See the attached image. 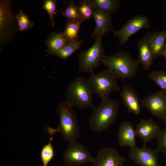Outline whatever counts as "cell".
Here are the masks:
<instances>
[{"label": "cell", "instance_id": "6da1fadb", "mask_svg": "<svg viewBox=\"0 0 166 166\" xmlns=\"http://www.w3.org/2000/svg\"><path fill=\"white\" fill-rule=\"evenodd\" d=\"M73 107L65 101L59 103L56 111L60 121L57 128L54 129L48 127L47 131L52 137L57 132H59L64 140L69 143L76 141L80 135V129L76 112Z\"/></svg>", "mask_w": 166, "mask_h": 166}, {"label": "cell", "instance_id": "7a4b0ae2", "mask_svg": "<svg viewBox=\"0 0 166 166\" xmlns=\"http://www.w3.org/2000/svg\"><path fill=\"white\" fill-rule=\"evenodd\" d=\"M101 63L117 79H131L135 75L140 63L130 54L124 50L113 55H105Z\"/></svg>", "mask_w": 166, "mask_h": 166}, {"label": "cell", "instance_id": "3957f363", "mask_svg": "<svg viewBox=\"0 0 166 166\" xmlns=\"http://www.w3.org/2000/svg\"><path fill=\"white\" fill-rule=\"evenodd\" d=\"M119 103L116 100L109 98L102 100L98 106H93L92 113L88 121L91 129L97 133L105 130L116 121Z\"/></svg>", "mask_w": 166, "mask_h": 166}, {"label": "cell", "instance_id": "277c9868", "mask_svg": "<svg viewBox=\"0 0 166 166\" xmlns=\"http://www.w3.org/2000/svg\"><path fill=\"white\" fill-rule=\"evenodd\" d=\"M94 94L88 78L80 76L69 83L65 101L79 109L92 108L94 106L92 100Z\"/></svg>", "mask_w": 166, "mask_h": 166}, {"label": "cell", "instance_id": "5b68a950", "mask_svg": "<svg viewBox=\"0 0 166 166\" xmlns=\"http://www.w3.org/2000/svg\"><path fill=\"white\" fill-rule=\"evenodd\" d=\"M13 1L0 0V48L9 42L18 31L16 15L11 9Z\"/></svg>", "mask_w": 166, "mask_h": 166}, {"label": "cell", "instance_id": "8992f818", "mask_svg": "<svg viewBox=\"0 0 166 166\" xmlns=\"http://www.w3.org/2000/svg\"><path fill=\"white\" fill-rule=\"evenodd\" d=\"M102 38L101 36L97 37L90 47L79 52L78 55L79 71L92 74L95 69L100 67L102 60L105 55Z\"/></svg>", "mask_w": 166, "mask_h": 166}, {"label": "cell", "instance_id": "52a82bcc", "mask_svg": "<svg viewBox=\"0 0 166 166\" xmlns=\"http://www.w3.org/2000/svg\"><path fill=\"white\" fill-rule=\"evenodd\" d=\"M94 94L97 95L102 101L109 98L113 92H120L117 79L108 69L98 73L91 74L88 78Z\"/></svg>", "mask_w": 166, "mask_h": 166}, {"label": "cell", "instance_id": "ba28073f", "mask_svg": "<svg viewBox=\"0 0 166 166\" xmlns=\"http://www.w3.org/2000/svg\"><path fill=\"white\" fill-rule=\"evenodd\" d=\"M94 159L82 144L75 141L69 143L64 151L63 162L66 166H80L93 163Z\"/></svg>", "mask_w": 166, "mask_h": 166}, {"label": "cell", "instance_id": "9c48e42d", "mask_svg": "<svg viewBox=\"0 0 166 166\" xmlns=\"http://www.w3.org/2000/svg\"><path fill=\"white\" fill-rule=\"evenodd\" d=\"M149 22L145 16L135 15L128 20L120 30H113V35L118 38L120 44L124 46L131 36L142 28H149Z\"/></svg>", "mask_w": 166, "mask_h": 166}, {"label": "cell", "instance_id": "30bf717a", "mask_svg": "<svg viewBox=\"0 0 166 166\" xmlns=\"http://www.w3.org/2000/svg\"><path fill=\"white\" fill-rule=\"evenodd\" d=\"M142 107L154 117L163 121L166 117V91L159 90L140 101Z\"/></svg>", "mask_w": 166, "mask_h": 166}, {"label": "cell", "instance_id": "8fae6325", "mask_svg": "<svg viewBox=\"0 0 166 166\" xmlns=\"http://www.w3.org/2000/svg\"><path fill=\"white\" fill-rule=\"evenodd\" d=\"M129 150L128 157L136 164L141 166H159L156 149L143 146L129 148Z\"/></svg>", "mask_w": 166, "mask_h": 166}, {"label": "cell", "instance_id": "7c38bea8", "mask_svg": "<svg viewBox=\"0 0 166 166\" xmlns=\"http://www.w3.org/2000/svg\"><path fill=\"white\" fill-rule=\"evenodd\" d=\"M93 17L95 21L96 26L91 34V39H96L99 36L106 35L113 30V19L110 13L100 9L93 8Z\"/></svg>", "mask_w": 166, "mask_h": 166}, {"label": "cell", "instance_id": "4fadbf2b", "mask_svg": "<svg viewBox=\"0 0 166 166\" xmlns=\"http://www.w3.org/2000/svg\"><path fill=\"white\" fill-rule=\"evenodd\" d=\"M126 158L110 147L100 149L92 163L93 166H123Z\"/></svg>", "mask_w": 166, "mask_h": 166}, {"label": "cell", "instance_id": "5bb4252c", "mask_svg": "<svg viewBox=\"0 0 166 166\" xmlns=\"http://www.w3.org/2000/svg\"><path fill=\"white\" fill-rule=\"evenodd\" d=\"M135 130L136 136L143 141V146L156 138L160 131L158 124L151 119H141L136 125Z\"/></svg>", "mask_w": 166, "mask_h": 166}, {"label": "cell", "instance_id": "9a60e30c", "mask_svg": "<svg viewBox=\"0 0 166 166\" xmlns=\"http://www.w3.org/2000/svg\"><path fill=\"white\" fill-rule=\"evenodd\" d=\"M143 38L149 46L154 59L162 55L166 46V30L148 33Z\"/></svg>", "mask_w": 166, "mask_h": 166}, {"label": "cell", "instance_id": "2e32d148", "mask_svg": "<svg viewBox=\"0 0 166 166\" xmlns=\"http://www.w3.org/2000/svg\"><path fill=\"white\" fill-rule=\"evenodd\" d=\"M120 97L122 102L130 113L139 114L141 111L140 100L138 94L134 89L125 84L120 91Z\"/></svg>", "mask_w": 166, "mask_h": 166}, {"label": "cell", "instance_id": "e0dca14e", "mask_svg": "<svg viewBox=\"0 0 166 166\" xmlns=\"http://www.w3.org/2000/svg\"><path fill=\"white\" fill-rule=\"evenodd\" d=\"M117 135L120 146H128L130 148L136 147L135 130L130 122H123L118 129Z\"/></svg>", "mask_w": 166, "mask_h": 166}, {"label": "cell", "instance_id": "ac0fdd59", "mask_svg": "<svg viewBox=\"0 0 166 166\" xmlns=\"http://www.w3.org/2000/svg\"><path fill=\"white\" fill-rule=\"evenodd\" d=\"M139 57L137 60L145 70L150 69L154 59L152 51L147 42L144 38L138 43Z\"/></svg>", "mask_w": 166, "mask_h": 166}, {"label": "cell", "instance_id": "d6986e66", "mask_svg": "<svg viewBox=\"0 0 166 166\" xmlns=\"http://www.w3.org/2000/svg\"><path fill=\"white\" fill-rule=\"evenodd\" d=\"M62 33L54 32L50 34L45 41V52L49 54L56 56L67 42Z\"/></svg>", "mask_w": 166, "mask_h": 166}, {"label": "cell", "instance_id": "ffe728a7", "mask_svg": "<svg viewBox=\"0 0 166 166\" xmlns=\"http://www.w3.org/2000/svg\"><path fill=\"white\" fill-rule=\"evenodd\" d=\"M82 22L67 21L64 31L62 32L67 42H73L78 41L79 38L80 28Z\"/></svg>", "mask_w": 166, "mask_h": 166}, {"label": "cell", "instance_id": "44dd1931", "mask_svg": "<svg viewBox=\"0 0 166 166\" xmlns=\"http://www.w3.org/2000/svg\"><path fill=\"white\" fill-rule=\"evenodd\" d=\"M92 6L113 14L119 8L121 2L119 0H90Z\"/></svg>", "mask_w": 166, "mask_h": 166}, {"label": "cell", "instance_id": "7402d4cb", "mask_svg": "<svg viewBox=\"0 0 166 166\" xmlns=\"http://www.w3.org/2000/svg\"><path fill=\"white\" fill-rule=\"evenodd\" d=\"M83 44L82 40L65 43L59 51L56 56L64 60H67L76 51L79 49Z\"/></svg>", "mask_w": 166, "mask_h": 166}, {"label": "cell", "instance_id": "603a6c76", "mask_svg": "<svg viewBox=\"0 0 166 166\" xmlns=\"http://www.w3.org/2000/svg\"><path fill=\"white\" fill-rule=\"evenodd\" d=\"M78 9L81 19L83 22L93 17V8L90 0L78 1Z\"/></svg>", "mask_w": 166, "mask_h": 166}, {"label": "cell", "instance_id": "cb8c5ba5", "mask_svg": "<svg viewBox=\"0 0 166 166\" xmlns=\"http://www.w3.org/2000/svg\"><path fill=\"white\" fill-rule=\"evenodd\" d=\"M62 14L68 20L81 21L78 9V5L75 4L73 0L69 1L66 7L62 12Z\"/></svg>", "mask_w": 166, "mask_h": 166}, {"label": "cell", "instance_id": "d4e9b609", "mask_svg": "<svg viewBox=\"0 0 166 166\" xmlns=\"http://www.w3.org/2000/svg\"><path fill=\"white\" fill-rule=\"evenodd\" d=\"M19 31H25L29 30L34 26V23L22 10H19L16 15Z\"/></svg>", "mask_w": 166, "mask_h": 166}, {"label": "cell", "instance_id": "484cf974", "mask_svg": "<svg viewBox=\"0 0 166 166\" xmlns=\"http://www.w3.org/2000/svg\"><path fill=\"white\" fill-rule=\"evenodd\" d=\"M150 79L160 88L166 91V72L163 71H153L148 75Z\"/></svg>", "mask_w": 166, "mask_h": 166}, {"label": "cell", "instance_id": "4316f807", "mask_svg": "<svg viewBox=\"0 0 166 166\" xmlns=\"http://www.w3.org/2000/svg\"><path fill=\"white\" fill-rule=\"evenodd\" d=\"M57 6V0H44L42 6V8L48 13L49 18V24L53 27L55 26L54 14L57 11L56 10Z\"/></svg>", "mask_w": 166, "mask_h": 166}, {"label": "cell", "instance_id": "83f0119b", "mask_svg": "<svg viewBox=\"0 0 166 166\" xmlns=\"http://www.w3.org/2000/svg\"><path fill=\"white\" fill-rule=\"evenodd\" d=\"M52 139V137H50L49 143L45 145L42 149L41 156L43 166H47L54 156V151L51 143Z\"/></svg>", "mask_w": 166, "mask_h": 166}, {"label": "cell", "instance_id": "f1b7e54d", "mask_svg": "<svg viewBox=\"0 0 166 166\" xmlns=\"http://www.w3.org/2000/svg\"><path fill=\"white\" fill-rule=\"evenodd\" d=\"M157 146L156 150L166 156V127L160 131L156 137Z\"/></svg>", "mask_w": 166, "mask_h": 166}, {"label": "cell", "instance_id": "f546056e", "mask_svg": "<svg viewBox=\"0 0 166 166\" xmlns=\"http://www.w3.org/2000/svg\"><path fill=\"white\" fill-rule=\"evenodd\" d=\"M162 56L166 59V46L163 52Z\"/></svg>", "mask_w": 166, "mask_h": 166}, {"label": "cell", "instance_id": "4dcf8cb0", "mask_svg": "<svg viewBox=\"0 0 166 166\" xmlns=\"http://www.w3.org/2000/svg\"><path fill=\"white\" fill-rule=\"evenodd\" d=\"M163 121L166 125V117H165V119L163 120Z\"/></svg>", "mask_w": 166, "mask_h": 166}]
</instances>
